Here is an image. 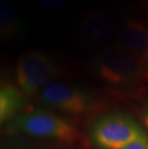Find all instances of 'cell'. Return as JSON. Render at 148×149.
<instances>
[{
    "label": "cell",
    "mask_w": 148,
    "mask_h": 149,
    "mask_svg": "<svg viewBox=\"0 0 148 149\" xmlns=\"http://www.w3.org/2000/svg\"><path fill=\"white\" fill-rule=\"evenodd\" d=\"M23 95L19 88L5 83L0 90V121L1 124L12 121L19 115L23 106Z\"/></svg>",
    "instance_id": "ba28073f"
},
{
    "label": "cell",
    "mask_w": 148,
    "mask_h": 149,
    "mask_svg": "<svg viewBox=\"0 0 148 149\" xmlns=\"http://www.w3.org/2000/svg\"><path fill=\"white\" fill-rule=\"evenodd\" d=\"M141 121H142L144 127H145L148 130V112H143L141 113Z\"/></svg>",
    "instance_id": "4fadbf2b"
},
{
    "label": "cell",
    "mask_w": 148,
    "mask_h": 149,
    "mask_svg": "<svg viewBox=\"0 0 148 149\" xmlns=\"http://www.w3.org/2000/svg\"><path fill=\"white\" fill-rule=\"evenodd\" d=\"M93 68L103 81L114 85L140 81L147 72V64L125 51L117 44L101 49L94 58Z\"/></svg>",
    "instance_id": "7a4b0ae2"
},
{
    "label": "cell",
    "mask_w": 148,
    "mask_h": 149,
    "mask_svg": "<svg viewBox=\"0 0 148 149\" xmlns=\"http://www.w3.org/2000/svg\"><path fill=\"white\" fill-rule=\"evenodd\" d=\"M42 105L67 115L79 116L89 111L91 97L80 88L61 82H51L39 93Z\"/></svg>",
    "instance_id": "5b68a950"
},
{
    "label": "cell",
    "mask_w": 148,
    "mask_h": 149,
    "mask_svg": "<svg viewBox=\"0 0 148 149\" xmlns=\"http://www.w3.org/2000/svg\"><path fill=\"white\" fill-rule=\"evenodd\" d=\"M138 82L136 97L146 109L145 112H148V70Z\"/></svg>",
    "instance_id": "30bf717a"
},
{
    "label": "cell",
    "mask_w": 148,
    "mask_h": 149,
    "mask_svg": "<svg viewBox=\"0 0 148 149\" xmlns=\"http://www.w3.org/2000/svg\"><path fill=\"white\" fill-rule=\"evenodd\" d=\"M122 149H148V138L138 139Z\"/></svg>",
    "instance_id": "7c38bea8"
},
{
    "label": "cell",
    "mask_w": 148,
    "mask_h": 149,
    "mask_svg": "<svg viewBox=\"0 0 148 149\" xmlns=\"http://www.w3.org/2000/svg\"><path fill=\"white\" fill-rule=\"evenodd\" d=\"M59 75V66L51 57L40 51L23 54L15 66V81L25 96L40 93Z\"/></svg>",
    "instance_id": "3957f363"
},
{
    "label": "cell",
    "mask_w": 148,
    "mask_h": 149,
    "mask_svg": "<svg viewBox=\"0 0 148 149\" xmlns=\"http://www.w3.org/2000/svg\"><path fill=\"white\" fill-rule=\"evenodd\" d=\"M81 34L89 45L103 49L117 36L116 24L114 18L106 13L90 11L81 21Z\"/></svg>",
    "instance_id": "8992f818"
},
{
    "label": "cell",
    "mask_w": 148,
    "mask_h": 149,
    "mask_svg": "<svg viewBox=\"0 0 148 149\" xmlns=\"http://www.w3.org/2000/svg\"><path fill=\"white\" fill-rule=\"evenodd\" d=\"M37 2L42 7L51 11H62L67 5V0H37Z\"/></svg>",
    "instance_id": "8fae6325"
},
{
    "label": "cell",
    "mask_w": 148,
    "mask_h": 149,
    "mask_svg": "<svg viewBox=\"0 0 148 149\" xmlns=\"http://www.w3.org/2000/svg\"><path fill=\"white\" fill-rule=\"evenodd\" d=\"M146 132L131 117L111 115L97 120L91 129V139L102 149H122L141 139Z\"/></svg>",
    "instance_id": "277c9868"
},
{
    "label": "cell",
    "mask_w": 148,
    "mask_h": 149,
    "mask_svg": "<svg viewBox=\"0 0 148 149\" xmlns=\"http://www.w3.org/2000/svg\"><path fill=\"white\" fill-rule=\"evenodd\" d=\"M23 20L18 9L9 0L0 2V33L5 39H15L22 32Z\"/></svg>",
    "instance_id": "9c48e42d"
},
{
    "label": "cell",
    "mask_w": 148,
    "mask_h": 149,
    "mask_svg": "<svg viewBox=\"0 0 148 149\" xmlns=\"http://www.w3.org/2000/svg\"><path fill=\"white\" fill-rule=\"evenodd\" d=\"M8 128L11 133L52 139L69 147L89 146L88 139L76 126L51 111L39 109L20 113L12 120Z\"/></svg>",
    "instance_id": "6da1fadb"
},
{
    "label": "cell",
    "mask_w": 148,
    "mask_h": 149,
    "mask_svg": "<svg viewBox=\"0 0 148 149\" xmlns=\"http://www.w3.org/2000/svg\"><path fill=\"white\" fill-rule=\"evenodd\" d=\"M117 45L148 65V24L128 19L116 36Z\"/></svg>",
    "instance_id": "52a82bcc"
}]
</instances>
